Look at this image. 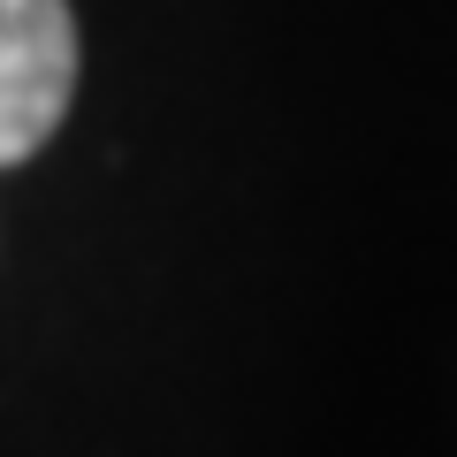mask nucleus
<instances>
[{"label": "nucleus", "instance_id": "obj_1", "mask_svg": "<svg viewBox=\"0 0 457 457\" xmlns=\"http://www.w3.org/2000/svg\"><path fill=\"white\" fill-rule=\"evenodd\" d=\"M77 92L69 0H0V168L31 161Z\"/></svg>", "mask_w": 457, "mask_h": 457}]
</instances>
